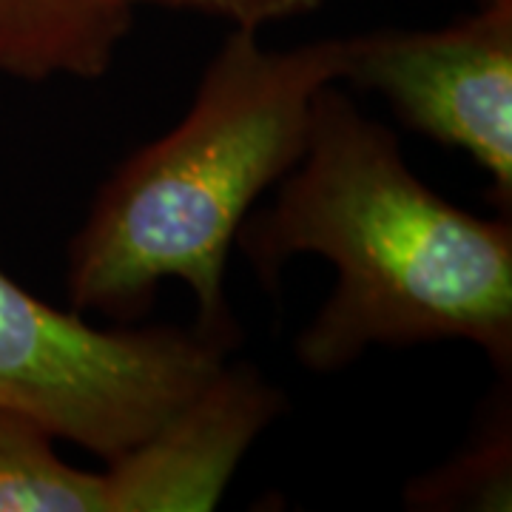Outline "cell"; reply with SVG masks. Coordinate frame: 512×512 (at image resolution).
<instances>
[{
	"instance_id": "cell-8",
	"label": "cell",
	"mask_w": 512,
	"mask_h": 512,
	"mask_svg": "<svg viewBox=\"0 0 512 512\" xmlns=\"http://www.w3.org/2000/svg\"><path fill=\"white\" fill-rule=\"evenodd\" d=\"M510 390L495 396L490 413L456 458L407 484L404 501L413 510H510L512 427Z\"/></svg>"
},
{
	"instance_id": "cell-4",
	"label": "cell",
	"mask_w": 512,
	"mask_h": 512,
	"mask_svg": "<svg viewBox=\"0 0 512 512\" xmlns=\"http://www.w3.org/2000/svg\"><path fill=\"white\" fill-rule=\"evenodd\" d=\"M390 103L439 146L464 151L512 208V0L478 6L441 29L342 37V77Z\"/></svg>"
},
{
	"instance_id": "cell-1",
	"label": "cell",
	"mask_w": 512,
	"mask_h": 512,
	"mask_svg": "<svg viewBox=\"0 0 512 512\" xmlns=\"http://www.w3.org/2000/svg\"><path fill=\"white\" fill-rule=\"evenodd\" d=\"M276 185L237 245L271 288L293 256L333 262L328 302L296 339L308 370H345L376 345L461 339L510 376V217L484 220L439 197L342 83L316 94L305 154Z\"/></svg>"
},
{
	"instance_id": "cell-6",
	"label": "cell",
	"mask_w": 512,
	"mask_h": 512,
	"mask_svg": "<svg viewBox=\"0 0 512 512\" xmlns=\"http://www.w3.org/2000/svg\"><path fill=\"white\" fill-rule=\"evenodd\" d=\"M131 20L126 0H0V74L35 83L103 77Z\"/></svg>"
},
{
	"instance_id": "cell-3",
	"label": "cell",
	"mask_w": 512,
	"mask_h": 512,
	"mask_svg": "<svg viewBox=\"0 0 512 512\" xmlns=\"http://www.w3.org/2000/svg\"><path fill=\"white\" fill-rule=\"evenodd\" d=\"M228 348L197 328H94L0 271V407L103 461L200 393Z\"/></svg>"
},
{
	"instance_id": "cell-5",
	"label": "cell",
	"mask_w": 512,
	"mask_h": 512,
	"mask_svg": "<svg viewBox=\"0 0 512 512\" xmlns=\"http://www.w3.org/2000/svg\"><path fill=\"white\" fill-rule=\"evenodd\" d=\"M282 413V393L251 365H225L151 436L106 461L109 512H208L262 430Z\"/></svg>"
},
{
	"instance_id": "cell-2",
	"label": "cell",
	"mask_w": 512,
	"mask_h": 512,
	"mask_svg": "<svg viewBox=\"0 0 512 512\" xmlns=\"http://www.w3.org/2000/svg\"><path fill=\"white\" fill-rule=\"evenodd\" d=\"M342 77V37L265 49L234 29L202 72L191 109L109 177L69 242L77 313L126 325L165 279L197 299V330L234 345L225 265L256 200L302 160L316 94Z\"/></svg>"
},
{
	"instance_id": "cell-7",
	"label": "cell",
	"mask_w": 512,
	"mask_h": 512,
	"mask_svg": "<svg viewBox=\"0 0 512 512\" xmlns=\"http://www.w3.org/2000/svg\"><path fill=\"white\" fill-rule=\"evenodd\" d=\"M55 441L32 416L0 407V512H109L103 470L63 461Z\"/></svg>"
},
{
	"instance_id": "cell-9",
	"label": "cell",
	"mask_w": 512,
	"mask_h": 512,
	"mask_svg": "<svg viewBox=\"0 0 512 512\" xmlns=\"http://www.w3.org/2000/svg\"><path fill=\"white\" fill-rule=\"evenodd\" d=\"M131 9H177V12H202L234 23V29L259 32L268 23L299 18L319 9L325 0H126Z\"/></svg>"
},
{
	"instance_id": "cell-10",
	"label": "cell",
	"mask_w": 512,
	"mask_h": 512,
	"mask_svg": "<svg viewBox=\"0 0 512 512\" xmlns=\"http://www.w3.org/2000/svg\"><path fill=\"white\" fill-rule=\"evenodd\" d=\"M478 6H487V3H498V0H476Z\"/></svg>"
}]
</instances>
